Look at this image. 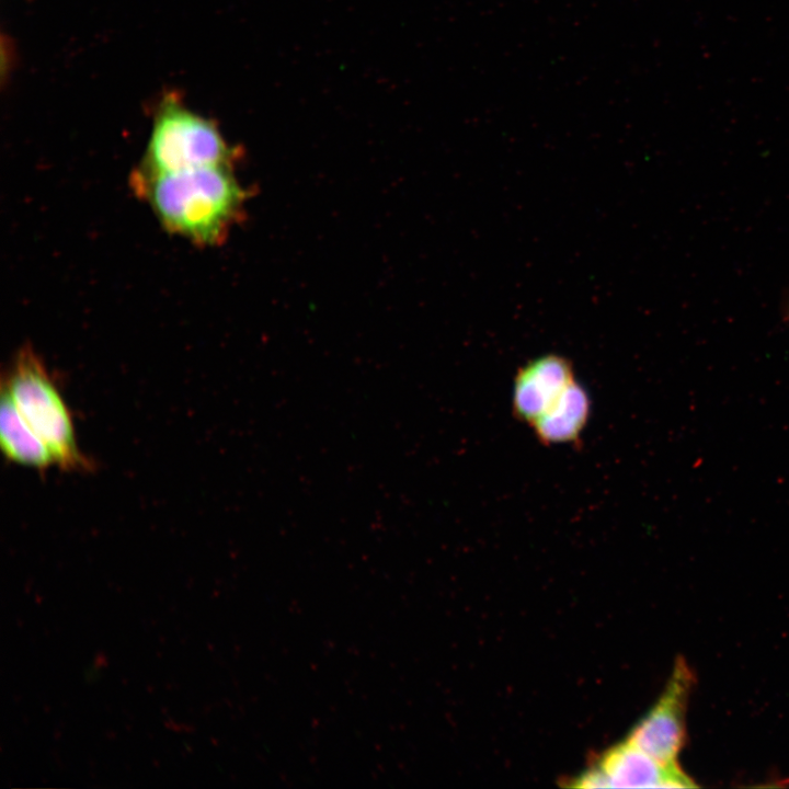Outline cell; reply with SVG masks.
I'll return each instance as SVG.
<instances>
[{
    "mask_svg": "<svg viewBox=\"0 0 789 789\" xmlns=\"http://www.w3.org/2000/svg\"><path fill=\"white\" fill-rule=\"evenodd\" d=\"M130 186L165 231L198 247L219 245L247 199L232 163L162 173L134 169Z\"/></svg>",
    "mask_w": 789,
    "mask_h": 789,
    "instance_id": "6da1fadb",
    "label": "cell"
},
{
    "mask_svg": "<svg viewBox=\"0 0 789 789\" xmlns=\"http://www.w3.org/2000/svg\"><path fill=\"white\" fill-rule=\"evenodd\" d=\"M4 386L22 416L53 453L56 465L68 471H90L93 464L80 450L70 411L44 361L32 345L14 354L2 375Z\"/></svg>",
    "mask_w": 789,
    "mask_h": 789,
    "instance_id": "7a4b0ae2",
    "label": "cell"
},
{
    "mask_svg": "<svg viewBox=\"0 0 789 789\" xmlns=\"http://www.w3.org/2000/svg\"><path fill=\"white\" fill-rule=\"evenodd\" d=\"M238 149L222 136L218 124L185 103L174 90L158 100L142 159L136 170L173 172L204 165L233 163Z\"/></svg>",
    "mask_w": 789,
    "mask_h": 789,
    "instance_id": "3957f363",
    "label": "cell"
},
{
    "mask_svg": "<svg viewBox=\"0 0 789 789\" xmlns=\"http://www.w3.org/2000/svg\"><path fill=\"white\" fill-rule=\"evenodd\" d=\"M693 684L691 668L678 658L663 694L626 740L663 764L677 763L686 740L685 716Z\"/></svg>",
    "mask_w": 789,
    "mask_h": 789,
    "instance_id": "277c9868",
    "label": "cell"
},
{
    "mask_svg": "<svg viewBox=\"0 0 789 789\" xmlns=\"http://www.w3.org/2000/svg\"><path fill=\"white\" fill-rule=\"evenodd\" d=\"M574 380L572 363L559 354L530 359L517 369L514 378L513 413L517 420L530 425Z\"/></svg>",
    "mask_w": 789,
    "mask_h": 789,
    "instance_id": "5b68a950",
    "label": "cell"
},
{
    "mask_svg": "<svg viewBox=\"0 0 789 789\" xmlns=\"http://www.w3.org/2000/svg\"><path fill=\"white\" fill-rule=\"evenodd\" d=\"M593 764L606 788H690L696 784L675 764H663L627 740L607 748Z\"/></svg>",
    "mask_w": 789,
    "mask_h": 789,
    "instance_id": "8992f818",
    "label": "cell"
},
{
    "mask_svg": "<svg viewBox=\"0 0 789 789\" xmlns=\"http://www.w3.org/2000/svg\"><path fill=\"white\" fill-rule=\"evenodd\" d=\"M0 445L5 458L18 465L45 471L57 466L48 446L34 432L1 385Z\"/></svg>",
    "mask_w": 789,
    "mask_h": 789,
    "instance_id": "52a82bcc",
    "label": "cell"
},
{
    "mask_svg": "<svg viewBox=\"0 0 789 789\" xmlns=\"http://www.w3.org/2000/svg\"><path fill=\"white\" fill-rule=\"evenodd\" d=\"M590 414V396L575 379L529 426L536 438L545 445L575 443L585 430Z\"/></svg>",
    "mask_w": 789,
    "mask_h": 789,
    "instance_id": "ba28073f",
    "label": "cell"
},
{
    "mask_svg": "<svg viewBox=\"0 0 789 789\" xmlns=\"http://www.w3.org/2000/svg\"><path fill=\"white\" fill-rule=\"evenodd\" d=\"M781 315L784 320L789 323V290H787L781 301Z\"/></svg>",
    "mask_w": 789,
    "mask_h": 789,
    "instance_id": "9c48e42d",
    "label": "cell"
}]
</instances>
